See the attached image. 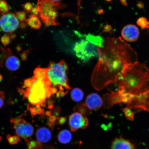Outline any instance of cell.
Returning a JSON list of instances; mask_svg holds the SVG:
<instances>
[{"label": "cell", "instance_id": "cell-1", "mask_svg": "<svg viewBox=\"0 0 149 149\" xmlns=\"http://www.w3.org/2000/svg\"><path fill=\"white\" fill-rule=\"evenodd\" d=\"M98 60L92 76V83L97 90L118 81L127 65L138 61L137 54L120 37H107L102 47H97Z\"/></svg>", "mask_w": 149, "mask_h": 149}, {"label": "cell", "instance_id": "cell-2", "mask_svg": "<svg viewBox=\"0 0 149 149\" xmlns=\"http://www.w3.org/2000/svg\"><path fill=\"white\" fill-rule=\"evenodd\" d=\"M118 81V91L106 95L107 107L123 103L132 111L149 112V69L146 65L138 61L127 65Z\"/></svg>", "mask_w": 149, "mask_h": 149}, {"label": "cell", "instance_id": "cell-3", "mask_svg": "<svg viewBox=\"0 0 149 149\" xmlns=\"http://www.w3.org/2000/svg\"><path fill=\"white\" fill-rule=\"evenodd\" d=\"M47 68L39 67L33 72V77L26 79L18 91L33 107H44L47 100L54 95L47 75Z\"/></svg>", "mask_w": 149, "mask_h": 149}, {"label": "cell", "instance_id": "cell-4", "mask_svg": "<svg viewBox=\"0 0 149 149\" xmlns=\"http://www.w3.org/2000/svg\"><path fill=\"white\" fill-rule=\"evenodd\" d=\"M47 68V75L54 95L57 98L64 96L70 89L68 78V65L64 60L57 63L50 61Z\"/></svg>", "mask_w": 149, "mask_h": 149}, {"label": "cell", "instance_id": "cell-5", "mask_svg": "<svg viewBox=\"0 0 149 149\" xmlns=\"http://www.w3.org/2000/svg\"><path fill=\"white\" fill-rule=\"evenodd\" d=\"M66 6L64 4L51 0H38L37 3L38 16L46 27L59 25L57 19L58 15L57 10Z\"/></svg>", "mask_w": 149, "mask_h": 149}, {"label": "cell", "instance_id": "cell-6", "mask_svg": "<svg viewBox=\"0 0 149 149\" xmlns=\"http://www.w3.org/2000/svg\"><path fill=\"white\" fill-rule=\"evenodd\" d=\"M97 47L86 40H82L76 43L74 50L78 58L86 62L93 57H98Z\"/></svg>", "mask_w": 149, "mask_h": 149}, {"label": "cell", "instance_id": "cell-7", "mask_svg": "<svg viewBox=\"0 0 149 149\" xmlns=\"http://www.w3.org/2000/svg\"><path fill=\"white\" fill-rule=\"evenodd\" d=\"M11 122L13 124L14 129L18 137L26 140L33 135L34 131L33 127L22 118V116L11 119Z\"/></svg>", "mask_w": 149, "mask_h": 149}, {"label": "cell", "instance_id": "cell-8", "mask_svg": "<svg viewBox=\"0 0 149 149\" xmlns=\"http://www.w3.org/2000/svg\"><path fill=\"white\" fill-rule=\"evenodd\" d=\"M19 26V22L13 13H7L0 18V29L3 32L12 33Z\"/></svg>", "mask_w": 149, "mask_h": 149}, {"label": "cell", "instance_id": "cell-9", "mask_svg": "<svg viewBox=\"0 0 149 149\" xmlns=\"http://www.w3.org/2000/svg\"><path fill=\"white\" fill-rule=\"evenodd\" d=\"M88 120L86 115L79 112L72 113L69 118V124L72 132L79 129H85L88 125Z\"/></svg>", "mask_w": 149, "mask_h": 149}, {"label": "cell", "instance_id": "cell-10", "mask_svg": "<svg viewBox=\"0 0 149 149\" xmlns=\"http://www.w3.org/2000/svg\"><path fill=\"white\" fill-rule=\"evenodd\" d=\"M121 34L122 38L126 41L134 42L138 40L140 32L136 26L133 24H129L123 28Z\"/></svg>", "mask_w": 149, "mask_h": 149}, {"label": "cell", "instance_id": "cell-11", "mask_svg": "<svg viewBox=\"0 0 149 149\" xmlns=\"http://www.w3.org/2000/svg\"><path fill=\"white\" fill-rule=\"evenodd\" d=\"M103 104V100L99 95L93 93L87 96L84 104L89 111H95L100 109Z\"/></svg>", "mask_w": 149, "mask_h": 149}, {"label": "cell", "instance_id": "cell-12", "mask_svg": "<svg viewBox=\"0 0 149 149\" xmlns=\"http://www.w3.org/2000/svg\"><path fill=\"white\" fill-rule=\"evenodd\" d=\"M111 149H136L134 145L127 139L122 137L117 138L113 141Z\"/></svg>", "mask_w": 149, "mask_h": 149}, {"label": "cell", "instance_id": "cell-13", "mask_svg": "<svg viewBox=\"0 0 149 149\" xmlns=\"http://www.w3.org/2000/svg\"><path fill=\"white\" fill-rule=\"evenodd\" d=\"M36 137L39 142L46 143L51 138V132L47 128L40 127L37 130Z\"/></svg>", "mask_w": 149, "mask_h": 149}, {"label": "cell", "instance_id": "cell-14", "mask_svg": "<svg viewBox=\"0 0 149 149\" xmlns=\"http://www.w3.org/2000/svg\"><path fill=\"white\" fill-rule=\"evenodd\" d=\"M5 65L9 70L15 71L19 68L20 61L16 56L10 55L7 58L5 61Z\"/></svg>", "mask_w": 149, "mask_h": 149}, {"label": "cell", "instance_id": "cell-15", "mask_svg": "<svg viewBox=\"0 0 149 149\" xmlns=\"http://www.w3.org/2000/svg\"><path fill=\"white\" fill-rule=\"evenodd\" d=\"M26 23L31 28L35 29H39L42 26L41 22L40 19L36 15L31 14L29 16V18L25 20Z\"/></svg>", "mask_w": 149, "mask_h": 149}, {"label": "cell", "instance_id": "cell-16", "mask_svg": "<svg viewBox=\"0 0 149 149\" xmlns=\"http://www.w3.org/2000/svg\"><path fill=\"white\" fill-rule=\"evenodd\" d=\"M72 139V135L68 130H63L59 134L58 139L59 142L62 144H68Z\"/></svg>", "mask_w": 149, "mask_h": 149}, {"label": "cell", "instance_id": "cell-17", "mask_svg": "<svg viewBox=\"0 0 149 149\" xmlns=\"http://www.w3.org/2000/svg\"><path fill=\"white\" fill-rule=\"evenodd\" d=\"M86 40L98 47H102L103 46L104 40L100 36H94V35L89 34L86 36Z\"/></svg>", "mask_w": 149, "mask_h": 149}, {"label": "cell", "instance_id": "cell-18", "mask_svg": "<svg viewBox=\"0 0 149 149\" xmlns=\"http://www.w3.org/2000/svg\"><path fill=\"white\" fill-rule=\"evenodd\" d=\"M84 94L83 91L79 88L72 89L71 92V97L72 99L75 102H80L83 99Z\"/></svg>", "mask_w": 149, "mask_h": 149}, {"label": "cell", "instance_id": "cell-19", "mask_svg": "<svg viewBox=\"0 0 149 149\" xmlns=\"http://www.w3.org/2000/svg\"><path fill=\"white\" fill-rule=\"evenodd\" d=\"M136 23L142 29H148L149 30V22L146 18L144 17L139 18L137 20Z\"/></svg>", "mask_w": 149, "mask_h": 149}, {"label": "cell", "instance_id": "cell-20", "mask_svg": "<svg viewBox=\"0 0 149 149\" xmlns=\"http://www.w3.org/2000/svg\"><path fill=\"white\" fill-rule=\"evenodd\" d=\"M8 6L5 0H0V14L4 15L8 12Z\"/></svg>", "mask_w": 149, "mask_h": 149}, {"label": "cell", "instance_id": "cell-21", "mask_svg": "<svg viewBox=\"0 0 149 149\" xmlns=\"http://www.w3.org/2000/svg\"><path fill=\"white\" fill-rule=\"evenodd\" d=\"M41 145L38 141H31L28 142L29 149H41Z\"/></svg>", "mask_w": 149, "mask_h": 149}, {"label": "cell", "instance_id": "cell-22", "mask_svg": "<svg viewBox=\"0 0 149 149\" xmlns=\"http://www.w3.org/2000/svg\"><path fill=\"white\" fill-rule=\"evenodd\" d=\"M123 111L127 119L130 120H133L134 119V111L126 107L123 109Z\"/></svg>", "mask_w": 149, "mask_h": 149}, {"label": "cell", "instance_id": "cell-23", "mask_svg": "<svg viewBox=\"0 0 149 149\" xmlns=\"http://www.w3.org/2000/svg\"><path fill=\"white\" fill-rule=\"evenodd\" d=\"M3 51L0 54V67L2 66L3 61L6 58L11 55V52L10 50H4L3 49Z\"/></svg>", "mask_w": 149, "mask_h": 149}, {"label": "cell", "instance_id": "cell-24", "mask_svg": "<svg viewBox=\"0 0 149 149\" xmlns=\"http://www.w3.org/2000/svg\"><path fill=\"white\" fill-rule=\"evenodd\" d=\"M15 16L17 19L20 22H23L26 20V13L25 12H16Z\"/></svg>", "mask_w": 149, "mask_h": 149}, {"label": "cell", "instance_id": "cell-25", "mask_svg": "<svg viewBox=\"0 0 149 149\" xmlns=\"http://www.w3.org/2000/svg\"><path fill=\"white\" fill-rule=\"evenodd\" d=\"M7 139L10 144H14L17 143L19 141V138L18 136H8Z\"/></svg>", "mask_w": 149, "mask_h": 149}, {"label": "cell", "instance_id": "cell-26", "mask_svg": "<svg viewBox=\"0 0 149 149\" xmlns=\"http://www.w3.org/2000/svg\"><path fill=\"white\" fill-rule=\"evenodd\" d=\"M1 42L4 46H6L9 44L10 42V38L8 35H5L1 38Z\"/></svg>", "mask_w": 149, "mask_h": 149}, {"label": "cell", "instance_id": "cell-27", "mask_svg": "<svg viewBox=\"0 0 149 149\" xmlns=\"http://www.w3.org/2000/svg\"><path fill=\"white\" fill-rule=\"evenodd\" d=\"M102 31L104 32L114 34V31L111 26L109 24H107L103 27Z\"/></svg>", "mask_w": 149, "mask_h": 149}, {"label": "cell", "instance_id": "cell-28", "mask_svg": "<svg viewBox=\"0 0 149 149\" xmlns=\"http://www.w3.org/2000/svg\"><path fill=\"white\" fill-rule=\"evenodd\" d=\"M24 9L27 12H31L33 7V6L31 3H27L23 5Z\"/></svg>", "mask_w": 149, "mask_h": 149}, {"label": "cell", "instance_id": "cell-29", "mask_svg": "<svg viewBox=\"0 0 149 149\" xmlns=\"http://www.w3.org/2000/svg\"><path fill=\"white\" fill-rule=\"evenodd\" d=\"M5 99L4 93L0 91V109L3 107Z\"/></svg>", "mask_w": 149, "mask_h": 149}, {"label": "cell", "instance_id": "cell-30", "mask_svg": "<svg viewBox=\"0 0 149 149\" xmlns=\"http://www.w3.org/2000/svg\"><path fill=\"white\" fill-rule=\"evenodd\" d=\"M32 14L35 15H38V7H33L31 10Z\"/></svg>", "mask_w": 149, "mask_h": 149}, {"label": "cell", "instance_id": "cell-31", "mask_svg": "<svg viewBox=\"0 0 149 149\" xmlns=\"http://www.w3.org/2000/svg\"><path fill=\"white\" fill-rule=\"evenodd\" d=\"M137 8L141 9H144V5L142 2L138 1L136 5Z\"/></svg>", "mask_w": 149, "mask_h": 149}, {"label": "cell", "instance_id": "cell-32", "mask_svg": "<svg viewBox=\"0 0 149 149\" xmlns=\"http://www.w3.org/2000/svg\"><path fill=\"white\" fill-rule=\"evenodd\" d=\"M19 26L20 29H24L26 27L27 25L25 23H24V22H22V23L20 24Z\"/></svg>", "mask_w": 149, "mask_h": 149}, {"label": "cell", "instance_id": "cell-33", "mask_svg": "<svg viewBox=\"0 0 149 149\" xmlns=\"http://www.w3.org/2000/svg\"><path fill=\"white\" fill-rule=\"evenodd\" d=\"M120 2L124 6H127L128 3L127 0H120Z\"/></svg>", "mask_w": 149, "mask_h": 149}, {"label": "cell", "instance_id": "cell-34", "mask_svg": "<svg viewBox=\"0 0 149 149\" xmlns=\"http://www.w3.org/2000/svg\"><path fill=\"white\" fill-rule=\"evenodd\" d=\"M28 53V51H26L25 52H24L22 54V58L23 59H25L26 58V56L27 55V54Z\"/></svg>", "mask_w": 149, "mask_h": 149}, {"label": "cell", "instance_id": "cell-35", "mask_svg": "<svg viewBox=\"0 0 149 149\" xmlns=\"http://www.w3.org/2000/svg\"><path fill=\"white\" fill-rule=\"evenodd\" d=\"M81 0H79V1H78V3H77V5H78V8H79V10L80 8V7L81 6Z\"/></svg>", "mask_w": 149, "mask_h": 149}, {"label": "cell", "instance_id": "cell-36", "mask_svg": "<svg viewBox=\"0 0 149 149\" xmlns=\"http://www.w3.org/2000/svg\"><path fill=\"white\" fill-rule=\"evenodd\" d=\"M16 48H17V51H20V50L21 49V47H19V46L17 47Z\"/></svg>", "mask_w": 149, "mask_h": 149}, {"label": "cell", "instance_id": "cell-37", "mask_svg": "<svg viewBox=\"0 0 149 149\" xmlns=\"http://www.w3.org/2000/svg\"><path fill=\"white\" fill-rule=\"evenodd\" d=\"M51 1H55V2H58L59 1H61V0H51Z\"/></svg>", "mask_w": 149, "mask_h": 149}, {"label": "cell", "instance_id": "cell-38", "mask_svg": "<svg viewBox=\"0 0 149 149\" xmlns=\"http://www.w3.org/2000/svg\"><path fill=\"white\" fill-rule=\"evenodd\" d=\"M106 1H107L108 2H111V1L112 0H105Z\"/></svg>", "mask_w": 149, "mask_h": 149}]
</instances>
